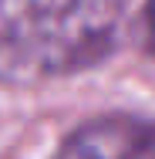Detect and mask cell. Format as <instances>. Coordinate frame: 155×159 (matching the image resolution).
<instances>
[{
  "instance_id": "1",
  "label": "cell",
  "mask_w": 155,
  "mask_h": 159,
  "mask_svg": "<svg viewBox=\"0 0 155 159\" xmlns=\"http://www.w3.org/2000/svg\"><path fill=\"white\" fill-rule=\"evenodd\" d=\"M118 0H0V85L84 71L118 41Z\"/></svg>"
},
{
  "instance_id": "2",
  "label": "cell",
  "mask_w": 155,
  "mask_h": 159,
  "mask_svg": "<svg viewBox=\"0 0 155 159\" xmlns=\"http://www.w3.org/2000/svg\"><path fill=\"white\" fill-rule=\"evenodd\" d=\"M54 159H155V122L111 115L74 129Z\"/></svg>"
},
{
  "instance_id": "3",
  "label": "cell",
  "mask_w": 155,
  "mask_h": 159,
  "mask_svg": "<svg viewBox=\"0 0 155 159\" xmlns=\"http://www.w3.org/2000/svg\"><path fill=\"white\" fill-rule=\"evenodd\" d=\"M149 37H152V48H155V0H149Z\"/></svg>"
}]
</instances>
